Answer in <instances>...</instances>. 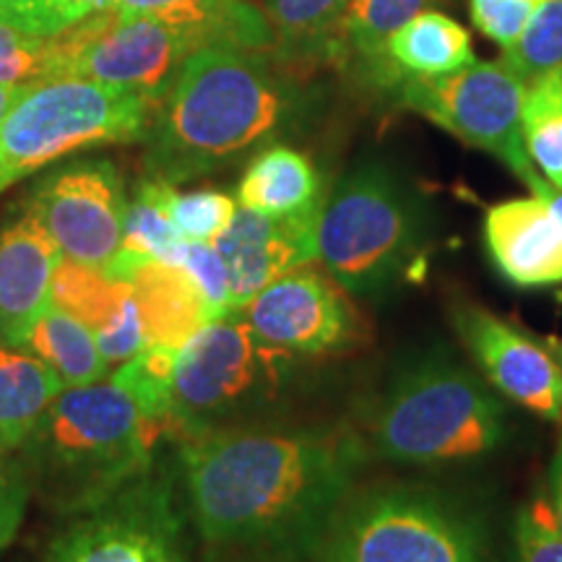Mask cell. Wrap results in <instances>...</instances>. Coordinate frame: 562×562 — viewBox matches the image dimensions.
Wrapping results in <instances>:
<instances>
[{
  "label": "cell",
  "instance_id": "cell-1",
  "mask_svg": "<svg viewBox=\"0 0 562 562\" xmlns=\"http://www.w3.org/2000/svg\"><path fill=\"white\" fill-rule=\"evenodd\" d=\"M182 492L206 552L311 562L368 451L347 430L229 427L178 442Z\"/></svg>",
  "mask_w": 562,
  "mask_h": 562
},
{
  "label": "cell",
  "instance_id": "cell-2",
  "mask_svg": "<svg viewBox=\"0 0 562 562\" xmlns=\"http://www.w3.org/2000/svg\"><path fill=\"white\" fill-rule=\"evenodd\" d=\"M290 112V89L266 55L201 47L161 94L146 133V167L172 186L199 178L277 136Z\"/></svg>",
  "mask_w": 562,
  "mask_h": 562
},
{
  "label": "cell",
  "instance_id": "cell-3",
  "mask_svg": "<svg viewBox=\"0 0 562 562\" xmlns=\"http://www.w3.org/2000/svg\"><path fill=\"white\" fill-rule=\"evenodd\" d=\"M167 438L170 425L110 378L63 391L16 453L32 495L68 516L149 472Z\"/></svg>",
  "mask_w": 562,
  "mask_h": 562
},
{
  "label": "cell",
  "instance_id": "cell-4",
  "mask_svg": "<svg viewBox=\"0 0 562 562\" xmlns=\"http://www.w3.org/2000/svg\"><path fill=\"white\" fill-rule=\"evenodd\" d=\"M505 442V406L492 385L446 351L393 375L370 417V446L398 467L484 459Z\"/></svg>",
  "mask_w": 562,
  "mask_h": 562
},
{
  "label": "cell",
  "instance_id": "cell-5",
  "mask_svg": "<svg viewBox=\"0 0 562 562\" xmlns=\"http://www.w3.org/2000/svg\"><path fill=\"white\" fill-rule=\"evenodd\" d=\"M311 562H490V531L451 490L389 482L344 497Z\"/></svg>",
  "mask_w": 562,
  "mask_h": 562
},
{
  "label": "cell",
  "instance_id": "cell-6",
  "mask_svg": "<svg viewBox=\"0 0 562 562\" xmlns=\"http://www.w3.org/2000/svg\"><path fill=\"white\" fill-rule=\"evenodd\" d=\"M157 104L79 76L30 83L0 125V193L74 151L146 138Z\"/></svg>",
  "mask_w": 562,
  "mask_h": 562
},
{
  "label": "cell",
  "instance_id": "cell-7",
  "mask_svg": "<svg viewBox=\"0 0 562 562\" xmlns=\"http://www.w3.org/2000/svg\"><path fill=\"white\" fill-rule=\"evenodd\" d=\"M290 360V351L258 339L245 318L206 323L178 349L170 438L256 425L252 419L269 412L284 389Z\"/></svg>",
  "mask_w": 562,
  "mask_h": 562
},
{
  "label": "cell",
  "instance_id": "cell-8",
  "mask_svg": "<svg viewBox=\"0 0 562 562\" xmlns=\"http://www.w3.org/2000/svg\"><path fill=\"white\" fill-rule=\"evenodd\" d=\"M419 216L412 195L381 165L349 172L323 201L318 261L349 294H378L417 263Z\"/></svg>",
  "mask_w": 562,
  "mask_h": 562
},
{
  "label": "cell",
  "instance_id": "cell-9",
  "mask_svg": "<svg viewBox=\"0 0 562 562\" xmlns=\"http://www.w3.org/2000/svg\"><path fill=\"white\" fill-rule=\"evenodd\" d=\"M188 505L154 463L104 501L63 516L42 562H191Z\"/></svg>",
  "mask_w": 562,
  "mask_h": 562
},
{
  "label": "cell",
  "instance_id": "cell-10",
  "mask_svg": "<svg viewBox=\"0 0 562 562\" xmlns=\"http://www.w3.org/2000/svg\"><path fill=\"white\" fill-rule=\"evenodd\" d=\"M201 34L167 13L102 11L50 37V76H79L161 100Z\"/></svg>",
  "mask_w": 562,
  "mask_h": 562
},
{
  "label": "cell",
  "instance_id": "cell-11",
  "mask_svg": "<svg viewBox=\"0 0 562 562\" xmlns=\"http://www.w3.org/2000/svg\"><path fill=\"white\" fill-rule=\"evenodd\" d=\"M526 81L505 60L469 63L446 76H409L402 102L463 144L501 159L526 186L537 178L526 154L521 110Z\"/></svg>",
  "mask_w": 562,
  "mask_h": 562
},
{
  "label": "cell",
  "instance_id": "cell-12",
  "mask_svg": "<svg viewBox=\"0 0 562 562\" xmlns=\"http://www.w3.org/2000/svg\"><path fill=\"white\" fill-rule=\"evenodd\" d=\"M26 209L42 222L68 261L108 269L123 243V178L108 159L74 161L45 175Z\"/></svg>",
  "mask_w": 562,
  "mask_h": 562
},
{
  "label": "cell",
  "instance_id": "cell-13",
  "mask_svg": "<svg viewBox=\"0 0 562 562\" xmlns=\"http://www.w3.org/2000/svg\"><path fill=\"white\" fill-rule=\"evenodd\" d=\"M243 311L258 339L290 355H336L364 339L362 318L347 290L311 263L273 279Z\"/></svg>",
  "mask_w": 562,
  "mask_h": 562
},
{
  "label": "cell",
  "instance_id": "cell-14",
  "mask_svg": "<svg viewBox=\"0 0 562 562\" xmlns=\"http://www.w3.org/2000/svg\"><path fill=\"white\" fill-rule=\"evenodd\" d=\"M453 323L492 389L539 417L562 422V362L552 349L474 302H461Z\"/></svg>",
  "mask_w": 562,
  "mask_h": 562
},
{
  "label": "cell",
  "instance_id": "cell-15",
  "mask_svg": "<svg viewBox=\"0 0 562 562\" xmlns=\"http://www.w3.org/2000/svg\"><path fill=\"white\" fill-rule=\"evenodd\" d=\"M318 214L277 220L243 206L235 211L229 227L211 243L227 269L235 311L248 305L273 279L318 258Z\"/></svg>",
  "mask_w": 562,
  "mask_h": 562
},
{
  "label": "cell",
  "instance_id": "cell-16",
  "mask_svg": "<svg viewBox=\"0 0 562 562\" xmlns=\"http://www.w3.org/2000/svg\"><path fill=\"white\" fill-rule=\"evenodd\" d=\"M63 252L30 209L0 227V341L24 347L53 302Z\"/></svg>",
  "mask_w": 562,
  "mask_h": 562
},
{
  "label": "cell",
  "instance_id": "cell-17",
  "mask_svg": "<svg viewBox=\"0 0 562 562\" xmlns=\"http://www.w3.org/2000/svg\"><path fill=\"white\" fill-rule=\"evenodd\" d=\"M484 245L513 286L533 290L562 281V229L539 195L495 203L484 216Z\"/></svg>",
  "mask_w": 562,
  "mask_h": 562
},
{
  "label": "cell",
  "instance_id": "cell-18",
  "mask_svg": "<svg viewBox=\"0 0 562 562\" xmlns=\"http://www.w3.org/2000/svg\"><path fill=\"white\" fill-rule=\"evenodd\" d=\"M237 201L243 209L277 220L318 214L323 206L318 170L292 146H269L250 159L237 186Z\"/></svg>",
  "mask_w": 562,
  "mask_h": 562
},
{
  "label": "cell",
  "instance_id": "cell-19",
  "mask_svg": "<svg viewBox=\"0 0 562 562\" xmlns=\"http://www.w3.org/2000/svg\"><path fill=\"white\" fill-rule=\"evenodd\" d=\"M131 286L149 344L180 349L199 328L211 323L199 286L180 266L144 263L131 277Z\"/></svg>",
  "mask_w": 562,
  "mask_h": 562
},
{
  "label": "cell",
  "instance_id": "cell-20",
  "mask_svg": "<svg viewBox=\"0 0 562 562\" xmlns=\"http://www.w3.org/2000/svg\"><path fill=\"white\" fill-rule=\"evenodd\" d=\"M172 191V182L159 178L138 182L136 193L125 209L121 250H117L115 261L104 269L112 279L131 284L133 273L149 261L180 266L186 240L170 216Z\"/></svg>",
  "mask_w": 562,
  "mask_h": 562
},
{
  "label": "cell",
  "instance_id": "cell-21",
  "mask_svg": "<svg viewBox=\"0 0 562 562\" xmlns=\"http://www.w3.org/2000/svg\"><path fill=\"white\" fill-rule=\"evenodd\" d=\"M474 63L472 37L459 21L440 11H422L398 30L385 47V83L409 76H446Z\"/></svg>",
  "mask_w": 562,
  "mask_h": 562
},
{
  "label": "cell",
  "instance_id": "cell-22",
  "mask_svg": "<svg viewBox=\"0 0 562 562\" xmlns=\"http://www.w3.org/2000/svg\"><path fill=\"white\" fill-rule=\"evenodd\" d=\"M63 391L58 375L40 357L0 341V446L16 453Z\"/></svg>",
  "mask_w": 562,
  "mask_h": 562
},
{
  "label": "cell",
  "instance_id": "cell-23",
  "mask_svg": "<svg viewBox=\"0 0 562 562\" xmlns=\"http://www.w3.org/2000/svg\"><path fill=\"white\" fill-rule=\"evenodd\" d=\"M349 0H261L284 60H344L341 24Z\"/></svg>",
  "mask_w": 562,
  "mask_h": 562
},
{
  "label": "cell",
  "instance_id": "cell-24",
  "mask_svg": "<svg viewBox=\"0 0 562 562\" xmlns=\"http://www.w3.org/2000/svg\"><path fill=\"white\" fill-rule=\"evenodd\" d=\"M24 349H30L58 375L63 389L91 385L102 381L108 372V362L102 360L94 334L53 302L34 323Z\"/></svg>",
  "mask_w": 562,
  "mask_h": 562
},
{
  "label": "cell",
  "instance_id": "cell-25",
  "mask_svg": "<svg viewBox=\"0 0 562 562\" xmlns=\"http://www.w3.org/2000/svg\"><path fill=\"white\" fill-rule=\"evenodd\" d=\"M435 0H349L341 24L344 60L357 55L372 79L385 83V47L406 21L427 11Z\"/></svg>",
  "mask_w": 562,
  "mask_h": 562
},
{
  "label": "cell",
  "instance_id": "cell-26",
  "mask_svg": "<svg viewBox=\"0 0 562 562\" xmlns=\"http://www.w3.org/2000/svg\"><path fill=\"white\" fill-rule=\"evenodd\" d=\"M521 131L531 165L562 191V68L539 76L526 89Z\"/></svg>",
  "mask_w": 562,
  "mask_h": 562
},
{
  "label": "cell",
  "instance_id": "cell-27",
  "mask_svg": "<svg viewBox=\"0 0 562 562\" xmlns=\"http://www.w3.org/2000/svg\"><path fill=\"white\" fill-rule=\"evenodd\" d=\"M133 294V286L112 279L108 271L63 258L53 279V305L79 318L91 334L108 328L123 302Z\"/></svg>",
  "mask_w": 562,
  "mask_h": 562
},
{
  "label": "cell",
  "instance_id": "cell-28",
  "mask_svg": "<svg viewBox=\"0 0 562 562\" xmlns=\"http://www.w3.org/2000/svg\"><path fill=\"white\" fill-rule=\"evenodd\" d=\"M175 364H178V349L165 344H146L136 357L117 368L112 381L128 391L133 402L149 417L170 425Z\"/></svg>",
  "mask_w": 562,
  "mask_h": 562
},
{
  "label": "cell",
  "instance_id": "cell-29",
  "mask_svg": "<svg viewBox=\"0 0 562 562\" xmlns=\"http://www.w3.org/2000/svg\"><path fill=\"white\" fill-rule=\"evenodd\" d=\"M503 60L526 83L562 68V0H537L529 24Z\"/></svg>",
  "mask_w": 562,
  "mask_h": 562
},
{
  "label": "cell",
  "instance_id": "cell-30",
  "mask_svg": "<svg viewBox=\"0 0 562 562\" xmlns=\"http://www.w3.org/2000/svg\"><path fill=\"white\" fill-rule=\"evenodd\" d=\"M235 211V199L216 188H199L188 193L175 188L170 195V216L180 237L188 243H214L229 227Z\"/></svg>",
  "mask_w": 562,
  "mask_h": 562
},
{
  "label": "cell",
  "instance_id": "cell-31",
  "mask_svg": "<svg viewBox=\"0 0 562 562\" xmlns=\"http://www.w3.org/2000/svg\"><path fill=\"white\" fill-rule=\"evenodd\" d=\"M50 74V37L0 21V83H34Z\"/></svg>",
  "mask_w": 562,
  "mask_h": 562
},
{
  "label": "cell",
  "instance_id": "cell-32",
  "mask_svg": "<svg viewBox=\"0 0 562 562\" xmlns=\"http://www.w3.org/2000/svg\"><path fill=\"white\" fill-rule=\"evenodd\" d=\"M180 269H186L188 277L193 279V284L199 286L203 305H206L209 311V321L227 318V315L235 311V307H232L227 269H224L220 252H216L214 245L186 240Z\"/></svg>",
  "mask_w": 562,
  "mask_h": 562
},
{
  "label": "cell",
  "instance_id": "cell-33",
  "mask_svg": "<svg viewBox=\"0 0 562 562\" xmlns=\"http://www.w3.org/2000/svg\"><path fill=\"white\" fill-rule=\"evenodd\" d=\"M518 562H562V531L547 497H539L516 518Z\"/></svg>",
  "mask_w": 562,
  "mask_h": 562
},
{
  "label": "cell",
  "instance_id": "cell-34",
  "mask_svg": "<svg viewBox=\"0 0 562 562\" xmlns=\"http://www.w3.org/2000/svg\"><path fill=\"white\" fill-rule=\"evenodd\" d=\"M533 5L537 0H472V19L484 37L508 50L529 24Z\"/></svg>",
  "mask_w": 562,
  "mask_h": 562
},
{
  "label": "cell",
  "instance_id": "cell-35",
  "mask_svg": "<svg viewBox=\"0 0 562 562\" xmlns=\"http://www.w3.org/2000/svg\"><path fill=\"white\" fill-rule=\"evenodd\" d=\"M97 347H100L102 360L108 364H123L128 362L131 357H136L140 349L146 347V328L144 318H140L138 300L136 294H131L128 300L123 302V307L117 311L115 318L108 328H102L100 334H94Z\"/></svg>",
  "mask_w": 562,
  "mask_h": 562
},
{
  "label": "cell",
  "instance_id": "cell-36",
  "mask_svg": "<svg viewBox=\"0 0 562 562\" xmlns=\"http://www.w3.org/2000/svg\"><path fill=\"white\" fill-rule=\"evenodd\" d=\"M30 497V482H26L24 469H21L19 463V472L9 476L5 482H0V552H3L19 533V526L24 521Z\"/></svg>",
  "mask_w": 562,
  "mask_h": 562
},
{
  "label": "cell",
  "instance_id": "cell-37",
  "mask_svg": "<svg viewBox=\"0 0 562 562\" xmlns=\"http://www.w3.org/2000/svg\"><path fill=\"white\" fill-rule=\"evenodd\" d=\"M5 9H9L11 24L19 30L40 34V37H55L63 32L53 0H5Z\"/></svg>",
  "mask_w": 562,
  "mask_h": 562
},
{
  "label": "cell",
  "instance_id": "cell-38",
  "mask_svg": "<svg viewBox=\"0 0 562 562\" xmlns=\"http://www.w3.org/2000/svg\"><path fill=\"white\" fill-rule=\"evenodd\" d=\"M117 0H53L55 13H58L63 30L79 24V21L94 16V13H102L115 5Z\"/></svg>",
  "mask_w": 562,
  "mask_h": 562
},
{
  "label": "cell",
  "instance_id": "cell-39",
  "mask_svg": "<svg viewBox=\"0 0 562 562\" xmlns=\"http://www.w3.org/2000/svg\"><path fill=\"white\" fill-rule=\"evenodd\" d=\"M547 503H550L554 524L562 531V430L558 435V446L550 463V476H547Z\"/></svg>",
  "mask_w": 562,
  "mask_h": 562
},
{
  "label": "cell",
  "instance_id": "cell-40",
  "mask_svg": "<svg viewBox=\"0 0 562 562\" xmlns=\"http://www.w3.org/2000/svg\"><path fill=\"white\" fill-rule=\"evenodd\" d=\"M195 3V0H117L112 5V11L123 13V16H133V13H161V11H172L178 5H188Z\"/></svg>",
  "mask_w": 562,
  "mask_h": 562
},
{
  "label": "cell",
  "instance_id": "cell-41",
  "mask_svg": "<svg viewBox=\"0 0 562 562\" xmlns=\"http://www.w3.org/2000/svg\"><path fill=\"white\" fill-rule=\"evenodd\" d=\"M529 188H531L533 195H539V199H542L547 206H550L552 216L558 220L560 229H562V191H560V188L550 186V182H547L542 175H537V178L529 182Z\"/></svg>",
  "mask_w": 562,
  "mask_h": 562
},
{
  "label": "cell",
  "instance_id": "cell-42",
  "mask_svg": "<svg viewBox=\"0 0 562 562\" xmlns=\"http://www.w3.org/2000/svg\"><path fill=\"white\" fill-rule=\"evenodd\" d=\"M26 87L30 83H0V125H3L5 115H9L19 97L24 94Z\"/></svg>",
  "mask_w": 562,
  "mask_h": 562
},
{
  "label": "cell",
  "instance_id": "cell-43",
  "mask_svg": "<svg viewBox=\"0 0 562 562\" xmlns=\"http://www.w3.org/2000/svg\"><path fill=\"white\" fill-rule=\"evenodd\" d=\"M16 472H19V459H13V453L0 446V482H5Z\"/></svg>",
  "mask_w": 562,
  "mask_h": 562
},
{
  "label": "cell",
  "instance_id": "cell-44",
  "mask_svg": "<svg viewBox=\"0 0 562 562\" xmlns=\"http://www.w3.org/2000/svg\"><path fill=\"white\" fill-rule=\"evenodd\" d=\"M203 562H252V560H240V558H229V554H216V552H206Z\"/></svg>",
  "mask_w": 562,
  "mask_h": 562
},
{
  "label": "cell",
  "instance_id": "cell-45",
  "mask_svg": "<svg viewBox=\"0 0 562 562\" xmlns=\"http://www.w3.org/2000/svg\"><path fill=\"white\" fill-rule=\"evenodd\" d=\"M0 21H9V24H11L9 9H5V0H0Z\"/></svg>",
  "mask_w": 562,
  "mask_h": 562
},
{
  "label": "cell",
  "instance_id": "cell-46",
  "mask_svg": "<svg viewBox=\"0 0 562 562\" xmlns=\"http://www.w3.org/2000/svg\"><path fill=\"white\" fill-rule=\"evenodd\" d=\"M552 351H554V355H558V360L562 362V341H554L552 344Z\"/></svg>",
  "mask_w": 562,
  "mask_h": 562
}]
</instances>
